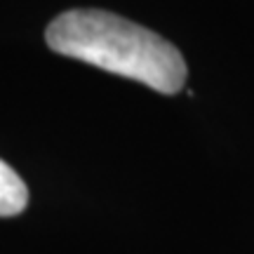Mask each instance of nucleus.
<instances>
[{
    "label": "nucleus",
    "instance_id": "obj_1",
    "mask_svg": "<svg viewBox=\"0 0 254 254\" xmlns=\"http://www.w3.org/2000/svg\"><path fill=\"white\" fill-rule=\"evenodd\" d=\"M45 43L59 55L139 80L160 94L179 92L189 73L170 40L106 9L62 12L47 26Z\"/></svg>",
    "mask_w": 254,
    "mask_h": 254
},
{
    "label": "nucleus",
    "instance_id": "obj_2",
    "mask_svg": "<svg viewBox=\"0 0 254 254\" xmlns=\"http://www.w3.org/2000/svg\"><path fill=\"white\" fill-rule=\"evenodd\" d=\"M28 202V189L5 160H0V217L21 214Z\"/></svg>",
    "mask_w": 254,
    "mask_h": 254
}]
</instances>
